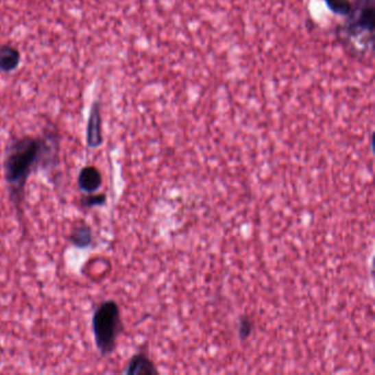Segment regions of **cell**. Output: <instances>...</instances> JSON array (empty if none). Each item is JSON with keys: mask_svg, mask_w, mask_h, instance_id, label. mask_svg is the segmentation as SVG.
<instances>
[{"mask_svg": "<svg viewBox=\"0 0 375 375\" xmlns=\"http://www.w3.org/2000/svg\"><path fill=\"white\" fill-rule=\"evenodd\" d=\"M123 373L127 375H154L158 374V370L147 353L140 351L132 356Z\"/></svg>", "mask_w": 375, "mask_h": 375, "instance_id": "5", "label": "cell"}, {"mask_svg": "<svg viewBox=\"0 0 375 375\" xmlns=\"http://www.w3.org/2000/svg\"><path fill=\"white\" fill-rule=\"evenodd\" d=\"M103 119L99 100H95L90 107L86 125V143L90 149H98L103 145Z\"/></svg>", "mask_w": 375, "mask_h": 375, "instance_id": "4", "label": "cell"}, {"mask_svg": "<svg viewBox=\"0 0 375 375\" xmlns=\"http://www.w3.org/2000/svg\"><path fill=\"white\" fill-rule=\"evenodd\" d=\"M374 5V0H352V8L341 27L342 41L351 47L359 41L363 53L367 47H373Z\"/></svg>", "mask_w": 375, "mask_h": 375, "instance_id": "3", "label": "cell"}, {"mask_svg": "<svg viewBox=\"0 0 375 375\" xmlns=\"http://www.w3.org/2000/svg\"><path fill=\"white\" fill-rule=\"evenodd\" d=\"M92 329L100 354L110 356L117 348L118 338L123 329L121 311L116 300H104L95 309Z\"/></svg>", "mask_w": 375, "mask_h": 375, "instance_id": "2", "label": "cell"}, {"mask_svg": "<svg viewBox=\"0 0 375 375\" xmlns=\"http://www.w3.org/2000/svg\"><path fill=\"white\" fill-rule=\"evenodd\" d=\"M70 242L73 247L78 249H86L93 242V231L88 223L80 221L72 228Z\"/></svg>", "mask_w": 375, "mask_h": 375, "instance_id": "8", "label": "cell"}, {"mask_svg": "<svg viewBox=\"0 0 375 375\" xmlns=\"http://www.w3.org/2000/svg\"><path fill=\"white\" fill-rule=\"evenodd\" d=\"M60 136L56 131H47L42 136H23L10 140L3 156V178L9 199L23 216L25 187L30 176L40 169L54 167L59 161Z\"/></svg>", "mask_w": 375, "mask_h": 375, "instance_id": "1", "label": "cell"}, {"mask_svg": "<svg viewBox=\"0 0 375 375\" xmlns=\"http://www.w3.org/2000/svg\"><path fill=\"white\" fill-rule=\"evenodd\" d=\"M325 3L331 12L340 17H347L352 8V0H325Z\"/></svg>", "mask_w": 375, "mask_h": 375, "instance_id": "9", "label": "cell"}, {"mask_svg": "<svg viewBox=\"0 0 375 375\" xmlns=\"http://www.w3.org/2000/svg\"><path fill=\"white\" fill-rule=\"evenodd\" d=\"M78 187L86 194H92L99 191L103 185V176L94 165L84 167L77 176Z\"/></svg>", "mask_w": 375, "mask_h": 375, "instance_id": "6", "label": "cell"}, {"mask_svg": "<svg viewBox=\"0 0 375 375\" xmlns=\"http://www.w3.org/2000/svg\"><path fill=\"white\" fill-rule=\"evenodd\" d=\"M21 62V53L12 45H0V71L12 73L17 70Z\"/></svg>", "mask_w": 375, "mask_h": 375, "instance_id": "7", "label": "cell"}, {"mask_svg": "<svg viewBox=\"0 0 375 375\" xmlns=\"http://www.w3.org/2000/svg\"><path fill=\"white\" fill-rule=\"evenodd\" d=\"M107 202V196L104 193H92L82 196L81 203L84 208H94V207H101Z\"/></svg>", "mask_w": 375, "mask_h": 375, "instance_id": "10", "label": "cell"}, {"mask_svg": "<svg viewBox=\"0 0 375 375\" xmlns=\"http://www.w3.org/2000/svg\"><path fill=\"white\" fill-rule=\"evenodd\" d=\"M253 323L252 320L249 319L247 317H241L239 322V336L240 339L245 340L252 334Z\"/></svg>", "mask_w": 375, "mask_h": 375, "instance_id": "11", "label": "cell"}]
</instances>
